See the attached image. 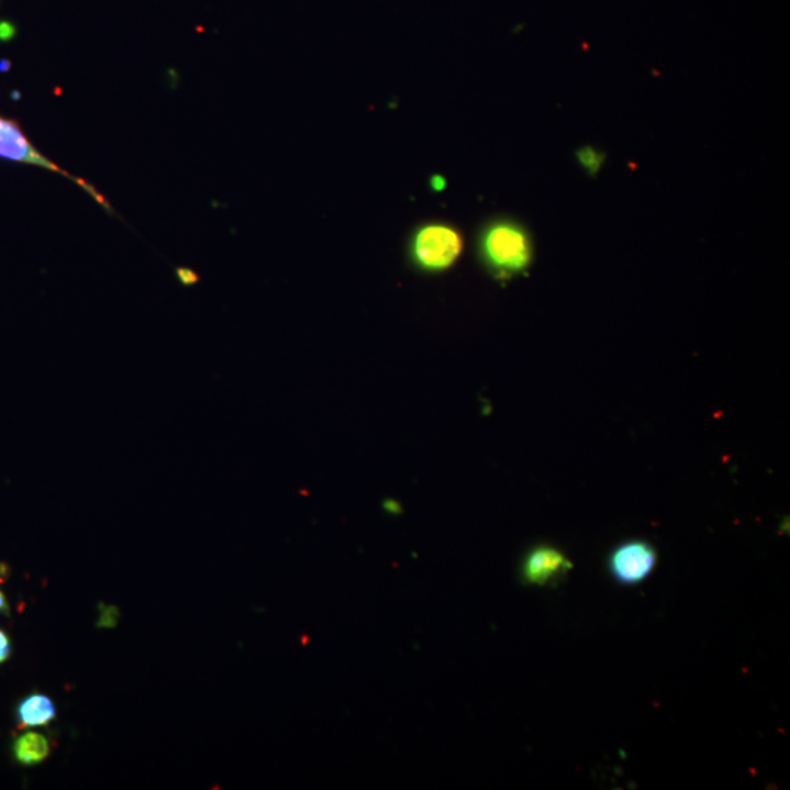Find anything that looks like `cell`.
Instances as JSON below:
<instances>
[{"label":"cell","instance_id":"6da1fadb","mask_svg":"<svg viewBox=\"0 0 790 790\" xmlns=\"http://www.w3.org/2000/svg\"><path fill=\"white\" fill-rule=\"evenodd\" d=\"M482 254L493 269L502 274L523 271L532 259L527 233L518 224H492L482 236Z\"/></svg>","mask_w":790,"mask_h":790},{"label":"cell","instance_id":"7a4b0ae2","mask_svg":"<svg viewBox=\"0 0 790 790\" xmlns=\"http://www.w3.org/2000/svg\"><path fill=\"white\" fill-rule=\"evenodd\" d=\"M463 240L456 229L445 224H430L414 236L412 253L414 262L430 271L452 267L460 257Z\"/></svg>","mask_w":790,"mask_h":790},{"label":"cell","instance_id":"3957f363","mask_svg":"<svg viewBox=\"0 0 790 790\" xmlns=\"http://www.w3.org/2000/svg\"><path fill=\"white\" fill-rule=\"evenodd\" d=\"M657 564V552L646 541L621 543L609 555V572L622 586H637L646 580Z\"/></svg>","mask_w":790,"mask_h":790},{"label":"cell","instance_id":"277c9868","mask_svg":"<svg viewBox=\"0 0 790 790\" xmlns=\"http://www.w3.org/2000/svg\"><path fill=\"white\" fill-rule=\"evenodd\" d=\"M571 568V560L556 547L537 546L524 558L522 577L528 586H547Z\"/></svg>","mask_w":790,"mask_h":790},{"label":"cell","instance_id":"5b68a950","mask_svg":"<svg viewBox=\"0 0 790 790\" xmlns=\"http://www.w3.org/2000/svg\"><path fill=\"white\" fill-rule=\"evenodd\" d=\"M0 158L40 166L44 167V169L64 174L55 163L37 152V148L30 143L18 123L4 118H0Z\"/></svg>","mask_w":790,"mask_h":790},{"label":"cell","instance_id":"8992f818","mask_svg":"<svg viewBox=\"0 0 790 790\" xmlns=\"http://www.w3.org/2000/svg\"><path fill=\"white\" fill-rule=\"evenodd\" d=\"M56 705L47 696L31 694L18 704L16 721L21 730L26 727L46 726L55 721Z\"/></svg>","mask_w":790,"mask_h":790},{"label":"cell","instance_id":"52a82bcc","mask_svg":"<svg viewBox=\"0 0 790 790\" xmlns=\"http://www.w3.org/2000/svg\"><path fill=\"white\" fill-rule=\"evenodd\" d=\"M52 747L46 736L26 732L13 741L12 753L21 766H37L51 756Z\"/></svg>","mask_w":790,"mask_h":790},{"label":"cell","instance_id":"ba28073f","mask_svg":"<svg viewBox=\"0 0 790 790\" xmlns=\"http://www.w3.org/2000/svg\"><path fill=\"white\" fill-rule=\"evenodd\" d=\"M578 160L586 167L587 170L598 171L600 165H602L603 157L600 156L596 149L586 147L581 152H578Z\"/></svg>","mask_w":790,"mask_h":790},{"label":"cell","instance_id":"9c48e42d","mask_svg":"<svg viewBox=\"0 0 790 790\" xmlns=\"http://www.w3.org/2000/svg\"><path fill=\"white\" fill-rule=\"evenodd\" d=\"M119 616H121V612H119L116 607H105V604H101L99 624L97 625H99L100 628H113V626L118 625Z\"/></svg>","mask_w":790,"mask_h":790},{"label":"cell","instance_id":"30bf717a","mask_svg":"<svg viewBox=\"0 0 790 790\" xmlns=\"http://www.w3.org/2000/svg\"><path fill=\"white\" fill-rule=\"evenodd\" d=\"M175 272L176 277H178L180 285H182L183 287L196 286L201 280L200 276H198V274L191 268L178 267L175 269Z\"/></svg>","mask_w":790,"mask_h":790},{"label":"cell","instance_id":"8fae6325","mask_svg":"<svg viewBox=\"0 0 790 790\" xmlns=\"http://www.w3.org/2000/svg\"><path fill=\"white\" fill-rule=\"evenodd\" d=\"M12 653V642L7 631L0 630V665L9 660Z\"/></svg>","mask_w":790,"mask_h":790},{"label":"cell","instance_id":"7c38bea8","mask_svg":"<svg viewBox=\"0 0 790 790\" xmlns=\"http://www.w3.org/2000/svg\"><path fill=\"white\" fill-rule=\"evenodd\" d=\"M16 26L9 21H0V42H9L15 37Z\"/></svg>","mask_w":790,"mask_h":790},{"label":"cell","instance_id":"4fadbf2b","mask_svg":"<svg viewBox=\"0 0 790 790\" xmlns=\"http://www.w3.org/2000/svg\"><path fill=\"white\" fill-rule=\"evenodd\" d=\"M383 509H386L387 513L390 514H400L401 509L399 502L396 501H387L386 504H383Z\"/></svg>","mask_w":790,"mask_h":790},{"label":"cell","instance_id":"5bb4252c","mask_svg":"<svg viewBox=\"0 0 790 790\" xmlns=\"http://www.w3.org/2000/svg\"><path fill=\"white\" fill-rule=\"evenodd\" d=\"M0 615H9V603L7 596L0 590Z\"/></svg>","mask_w":790,"mask_h":790},{"label":"cell","instance_id":"9a60e30c","mask_svg":"<svg viewBox=\"0 0 790 790\" xmlns=\"http://www.w3.org/2000/svg\"><path fill=\"white\" fill-rule=\"evenodd\" d=\"M434 180L436 182V183H434V188L436 189V191H441V189H443L445 187L444 179L436 178Z\"/></svg>","mask_w":790,"mask_h":790}]
</instances>
